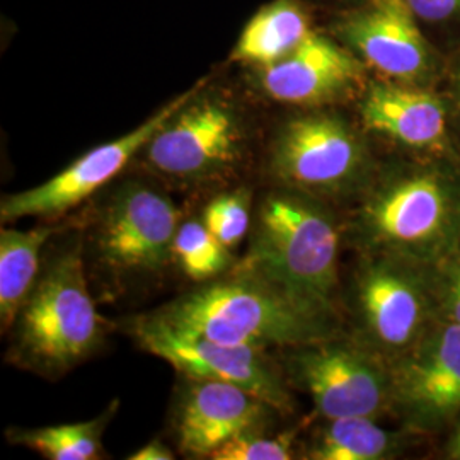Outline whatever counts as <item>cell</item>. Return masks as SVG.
I'll use <instances>...</instances> for the list:
<instances>
[{
  "mask_svg": "<svg viewBox=\"0 0 460 460\" xmlns=\"http://www.w3.org/2000/svg\"><path fill=\"white\" fill-rule=\"evenodd\" d=\"M51 227L0 232V323L9 332L40 279L41 251Z\"/></svg>",
  "mask_w": 460,
  "mask_h": 460,
  "instance_id": "18",
  "label": "cell"
},
{
  "mask_svg": "<svg viewBox=\"0 0 460 460\" xmlns=\"http://www.w3.org/2000/svg\"><path fill=\"white\" fill-rule=\"evenodd\" d=\"M307 2H309V4H311V2L319 4V5H323V7H328V9L336 11V14H340V13H346V11H351V9L367 5V4H370V2H374V0H307Z\"/></svg>",
  "mask_w": 460,
  "mask_h": 460,
  "instance_id": "27",
  "label": "cell"
},
{
  "mask_svg": "<svg viewBox=\"0 0 460 460\" xmlns=\"http://www.w3.org/2000/svg\"><path fill=\"white\" fill-rule=\"evenodd\" d=\"M288 372L326 420L374 418L391 402V372L360 346L329 340L300 346Z\"/></svg>",
  "mask_w": 460,
  "mask_h": 460,
  "instance_id": "11",
  "label": "cell"
},
{
  "mask_svg": "<svg viewBox=\"0 0 460 460\" xmlns=\"http://www.w3.org/2000/svg\"><path fill=\"white\" fill-rule=\"evenodd\" d=\"M329 34L351 49L368 70L393 83L431 87L442 75L445 55L401 0H374L340 13Z\"/></svg>",
  "mask_w": 460,
  "mask_h": 460,
  "instance_id": "8",
  "label": "cell"
},
{
  "mask_svg": "<svg viewBox=\"0 0 460 460\" xmlns=\"http://www.w3.org/2000/svg\"><path fill=\"white\" fill-rule=\"evenodd\" d=\"M273 412L279 411L239 385L188 378L174 411L176 442L182 454L210 459L232 438L263 429Z\"/></svg>",
  "mask_w": 460,
  "mask_h": 460,
  "instance_id": "15",
  "label": "cell"
},
{
  "mask_svg": "<svg viewBox=\"0 0 460 460\" xmlns=\"http://www.w3.org/2000/svg\"><path fill=\"white\" fill-rule=\"evenodd\" d=\"M249 144L244 108L232 94L201 79L140 155L165 180L201 186L237 174L246 163Z\"/></svg>",
  "mask_w": 460,
  "mask_h": 460,
  "instance_id": "5",
  "label": "cell"
},
{
  "mask_svg": "<svg viewBox=\"0 0 460 460\" xmlns=\"http://www.w3.org/2000/svg\"><path fill=\"white\" fill-rule=\"evenodd\" d=\"M181 215L171 198L144 182L116 190L99 210L91 249L99 268L115 279L159 275L172 260Z\"/></svg>",
  "mask_w": 460,
  "mask_h": 460,
  "instance_id": "7",
  "label": "cell"
},
{
  "mask_svg": "<svg viewBox=\"0 0 460 460\" xmlns=\"http://www.w3.org/2000/svg\"><path fill=\"white\" fill-rule=\"evenodd\" d=\"M391 372V406L408 427L435 431L460 414V324L425 332Z\"/></svg>",
  "mask_w": 460,
  "mask_h": 460,
  "instance_id": "12",
  "label": "cell"
},
{
  "mask_svg": "<svg viewBox=\"0 0 460 460\" xmlns=\"http://www.w3.org/2000/svg\"><path fill=\"white\" fill-rule=\"evenodd\" d=\"M355 304L367 336L385 351L404 353L425 334L429 298L414 263L385 254L363 261Z\"/></svg>",
  "mask_w": 460,
  "mask_h": 460,
  "instance_id": "14",
  "label": "cell"
},
{
  "mask_svg": "<svg viewBox=\"0 0 460 460\" xmlns=\"http://www.w3.org/2000/svg\"><path fill=\"white\" fill-rule=\"evenodd\" d=\"M195 87L197 84L178 98L169 101L164 108H161L132 132L85 152L57 176L49 178V181L21 193L5 195L0 203L2 222H16L24 217L55 218L79 207L101 188L116 180L123 169L140 155L150 138L193 94Z\"/></svg>",
  "mask_w": 460,
  "mask_h": 460,
  "instance_id": "10",
  "label": "cell"
},
{
  "mask_svg": "<svg viewBox=\"0 0 460 460\" xmlns=\"http://www.w3.org/2000/svg\"><path fill=\"white\" fill-rule=\"evenodd\" d=\"M363 130L401 147L445 157L452 148L450 106L431 87L368 81L358 98Z\"/></svg>",
  "mask_w": 460,
  "mask_h": 460,
  "instance_id": "16",
  "label": "cell"
},
{
  "mask_svg": "<svg viewBox=\"0 0 460 460\" xmlns=\"http://www.w3.org/2000/svg\"><path fill=\"white\" fill-rule=\"evenodd\" d=\"M118 402L98 418L38 429H17L11 442L24 445L49 460H94L102 457V433L115 416Z\"/></svg>",
  "mask_w": 460,
  "mask_h": 460,
  "instance_id": "19",
  "label": "cell"
},
{
  "mask_svg": "<svg viewBox=\"0 0 460 460\" xmlns=\"http://www.w3.org/2000/svg\"><path fill=\"white\" fill-rule=\"evenodd\" d=\"M201 222L230 251L239 246L252 224L249 190L237 188L215 197L205 207Z\"/></svg>",
  "mask_w": 460,
  "mask_h": 460,
  "instance_id": "22",
  "label": "cell"
},
{
  "mask_svg": "<svg viewBox=\"0 0 460 460\" xmlns=\"http://www.w3.org/2000/svg\"><path fill=\"white\" fill-rule=\"evenodd\" d=\"M447 454L450 459L460 460V418L457 421V427L454 428V433L450 435Z\"/></svg>",
  "mask_w": 460,
  "mask_h": 460,
  "instance_id": "28",
  "label": "cell"
},
{
  "mask_svg": "<svg viewBox=\"0 0 460 460\" xmlns=\"http://www.w3.org/2000/svg\"><path fill=\"white\" fill-rule=\"evenodd\" d=\"M397 437L382 429L374 418L355 416L329 420V427L315 440L314 460H380L395 452Z\"/></svg>",
  "mask_w": 460,
  "mask_h": 460,
  "instance_id": "20",
  "label": "cell"
},
{
  "mask_svg": "<svg viewBox=\"0 0 460 460\" xmlns=\"http://www.w3.org/2000/svg\"><path fill=\"white\" fill-rule=\"evenodd\" d=\"M357 232L376 254L438 263L460 249V171L438 159L401 165L368 190Z\"/></svg>",
  "mask_w": 460,
  "mask_h": 460,
  "instance_id": "2",
  "label": "cell"
},
{
  "mask_svg": "<svg viewBox=\"0 0 460 460\" xmlns=\"http://www.w3.org/2000/svg\"><path fill=\"white\" fill-rule=\"evenodd\" d=\"M313 31L307 0H271L247 21L230 51V62L249 68L271 66L290 55Z\"/></svg>",
  "mask_w": 460,
  "mask_h": 460,
  "instance_id": "17",
  "label": "cell"
},
{
  "mask_svg": "<svg viewBox=\"0 0 460 460\" xmlns=\"http://www.w3.org/2000/svg\"><path fill=\"white\" fill-rule=\"evenodd\" d=\"M172 260L188 279L198 283L220 279L234 266L230 249L201 220L181 222L172 244Z\"/></svg>",
  "mask_w": 460,
  "mask_h": 460,
  "instance_id": "21",
  "label": "cell"
},
{
  "mask_svg": "<svg viewBox=\"0 0 460 460\" xmlns=\"http://www.w3.org/2000/svg\"><path fill=\"white\" fill-rule=\"evenodd\" d=\"M454 101H456V108L460 115V58L454 70Z\"/></svg>",
  "mask_w": 460,
  "mask_h": 460,
  "instance_id": "29",
  "label": "cell"
},
{
  "mask_svg": "<svg viewBox=\"0 0 460 460\" xmlns=\"http://www.w3.org/2000/svg\"><path fill=\"white\" fill-rule=\"evenodd\" d=\"M442 304H444L447 321L448 323H459L460 324V277L452 266L447 273Z\"/></svg>",
  "mask_w": 460,
  "mask_h": 460,
  "instance_id": "25",
  "label": "cell"
},
{
  "mask_svg": "<svg viewBox=\"0 0 460 460\" xmlns=\"http://www.w3.org/2000/svg\"><path fill=\"white\" fill-rule=\"evenodd\" d=\"M252 70L263 96L302 110L360 98L368 84V68L362 60L332 34L317 30L285 58Z\"/></svg>",
  "mask_w": 460,
  "mask_h": 460,
  "instance_id": "13",
  "label": "cell"
},
{
  "mask_svg": "<svg viewBox=\"0 0 460 460\" xmlns=\"http://www.w3.org/2000/svg\"><path fill=\"white\" fill-rule=\"evenodd\" d=\"M150 315L215 343L263 351L271 346L321 343L334 331L332 311L239 266L229 277L205 281Z\"/></svg>",
  "mask_w": 460,
  "mask_h": 460,
  "instance_id": "1",
  "label": "cell"
},
{
  "mask_svg": "<svg viewBox=\"0 0 460 460\" xmlns=\"http://www.w3.org/2000/svg\"><path fill=\"white\" fill-rule=\"evenodd\" d=\"M138 345L188 378L229 382L263 399L279 412L294 410L287 382L263 349L222 345L169 328L146 315L135 326Z\"/></svg>",
  "mask_w": 460,
  "mask_h": 460,
  "instance_id": "9",
  "label": "cell"
},
{
  "mask_svg": "<svg viewBox=\"0 0 460 460\" xmlns=\"http://www.w3.org/2000/svg\"><path fill=\"white\" fill-rule=\"evenodd\" d=\"M447 261H450V263H452L450 266H452V268H454V270L459 273L460 277V249L457 251V252H456V254H454V256H452V258H448Z\"/></svg>",
  "mask_w": 460,
  "mask_h": 460,
  "instance_id": "30",
  "label": "cell"
},
{
  "mask_svg": "<svg viewBox=\"0 0 460 460\" xmlns=\"http://www.w3.org/2000/svg\"><path fill=\"white\" fill-rule=\"evenodd\" d=\"M338 254L340 230L332 215L309 195L279 188L261 198L249 251L237 266L334 313Z\"/></svg>",
  "mask_w": 460,
  "mask_h": 460,
  "instance_id": "3",
  "label": "cell"
},
{
  "mask_svg": "<svg viewBox=\"0 0 460 460\" xmlns=\"http://www.w3.org/2000/svg\"><path fill=\"white\" fill-rule=\"evenodd\" d=\"M294 435L268 437L263 429L249 431L232 438L217 448L210 459L214 460H290L294 457Z\"/></svg>",
  "mask_w": 460,
  "mask_h": 460,
  "instance_id": "23",
  "label": "cell"
},
{
  "mask_svg": "<svg viewBox=\"0 0 460 460\" xmlns=\"http://www.w3.org/2000/svg\"><path fill=\"white\" fill-rule=\"evenodd\" d=\"M268 171L279 188L340 197L372 174L363 133L329 108H311L281 121L268 146Z\"/></svg>",
  "mask_w": 460,
  "mask_h": 460,
  "instance_id": "6",
  "label": "cell"
},
{
  "mask_svg": "<svg viewBox=\"0 0 460 460\" xmlns=\"http://www.w3.org/2000/svg\"><path fill=\"white\" fill-rule=\"evenodd\" d=\"M13 331L9 360L43 377H60L98 351L106 324L89 294L83 241L49 261Z\"/></svg>",
  "mask_w": 460,
  "mask_h": 460,
  "instance_id": "4",
  "label": "cell"
},
{
  "mask_svg": "<svg viewBox=\"0 0 460 460\" xmlns=\"http://www.w3.org/2000/svg\"><path fill=\"white\" fill-rule=\"evenodd\" d=\"M174 454L161 440H152L130 456V460H172Z\"/></svg>",
  "mask_w": 460,
  "mask_h": 460,
  "instance_id": "26",
  "label": "cell"
},
{
  "mask_svg": "<svg viewBox=\"0 0 460 460\" xmlns=\"http://www.w3.org/2000/svg\"><path fill=\"white\" fill-rule=\"evenodd\" d=\"M423 31H431V41L440 36L442 41L457 45L460 41V0H401Z\"/></svg>",
  "mask_w": 460,
  "mask_h": 460,
  "instance_id": "24",
  "label": "cell"
}]
</instances>
